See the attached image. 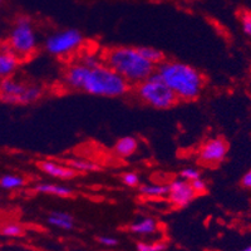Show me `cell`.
I'll use <instances>...</instances> for the list:
<instances>
[{
	"instance_id": "1",
	"label": "cell",
	"mask_w": 251,
	"mask_h": 251,
	"mask_svg": "<svg viewBox=\"0 0 251 251\" xmlns=\"http://www.w3.org/2000/svg\"><path fill=\"white\" fill-rule=\"evenodd\" d=\"M156 73L178 100H195L203 88V77L195 67L178 60H163Z\"/></svg>"
},
{
	"instance_id": "2",
	"label": "cell",
	"mask_w": 251,
	"mask_h": 251,
	"mask_svg": "<svg viewBox=\"0 0 251 251\" xmlns=\"http://www.w3.org/2000/svg\"><path fill=\"white\" fill-rule=\"evenodd\" d=\"M103 63L129 84H138L156 71V67L146 60L136 47H114L107 50Z\"/></svg>"
},
{
	"instance_id": "3",
	"label": "cell",
	"mask_w": 251,
	"mask_h": 251,
	"mask_svg": "<svg viewBox=\"0 0 251 251\" xmlns=\"http://www.w3.org/2000/svg\"><path fill=\"white\" fill-rule=\"evenodd\" d=\"M129 86L125 78L102 63L89 69L82 91L96 97L118 98L128 93Z\"/></svg>"
},
{
	"instance_id": "4",
	"label": "cell",
	"mask_w": 251,
	"mask_h": 251,
	"mask_svg": "<svg viewBox=\"0 0 251 251\" xmlns=\"http://www.w3.org/2000/svg\"><path fill=\"white\" fill-rule=\"evenodd\" d=\"M136 93L145 104L154 109L172 108L178 100L174 92L169 88V86H166V83L157 75L156 71L149 78L138 83Z\"/></svg>"
},
{
	"instance_id": "5",
	"label": "cell",
	"mask_w": 251,
	"mask_h": 251,
	"mask_svg": "<svg viewBox=\"0 0 251 251\" xmlns=\"http://www.w3.org/2000/svg\"><path fill=\"white\" fill-rule=\"evenodd\" d=\"M8 48L20 58L30 57L38 48V35L28 17H19L9 33Z\"/></svg>"
},
{
	"instance_id": "6",
	"label": "cell",
	"mask_w": 251,
	"mask_h": 251,
	"mask_svg": "<svg viewBox=\"0 0 251 251\" xmlns=\"http://www.w3.org/2000/svg\"><path fill=\"white\" fill-rule=\"evenodd\" d=\"M43 94L44 89L38 84H26L13 77L0 79V100L9 104H31Z\"/></svg>"
},
{
	"instance_id": "7",
	"label": "cell",
	"mask_w": 251,
	"mask_h": 251,
	"mask_svg": "<svg viewBox=\"0 0 251 251\" xmlns=\"http://www.w3.org/2000/svg\"><path fill=\"white\" fill-rule=\"evenodd\" d=\"M83 34L78 29H63L55 31L46 39L44 48L54 57H66L82 47Z\"/></svg>"
},
{
	"instance_id": "8",
	"label": "cell",
	"mask_w": 251,
	"mask_h": 251,
	"mask_svg": "<svg viewBox=\"0 0 251 251\" xmlns=\"http://www.w3.org/2000/svg\"><path fill=\"white\" fill-rule=\"evenodd\" d=\"M228 152V145L224 138L217 137L206 141L199 153V158L202 163L215 166L223 162Z\"/></svg>"
},
{
	"instance_id": "9",
	"label": "cell",
	"mask_w": 251,
	"mask_h": 251,
	"mask_svg": "<svg viewBox=\"0 0 251 251\" xmlns=\"http://www.w3.org/2000/svg\"><path fill=\"white\" fill-rule=\"evenodd\" d=\"M191 183L183 178H175L169 183V192L167 199L175 207H186L192 202L196 197Z\"/></svg>"
},
{
	"instance_id": "10",
	"label": "cell",
	"mask_w": 251,
	"mask_h": 251,
	"mask_svg": "<svg viewBox=\"0 0 251 251\" xmlns=\"http://www.w3.org/2000/svg\"><path fill=\"white\" fill-rule=\"evenodd\" d=\"M89 69L82 62H75L69 64L64 72V83L73 91H82Z\"/></svg>"
},
{
	"instance_id": "11",
	"label": "cell",
	"mask_w": 251,
	"mask_h": 251,
	"mask_svg": "<svg viewBox=\"0 0 251 251\" xmlns=\"http://www.w3.org/2000/svg\"><path fill=\"white\" fill-rule=\"evenodd\" d=\"M38 169L43 174L48 175V176L57 178V180H72L77 176V172L75 170H72L68 165L66 163H60L57 161L51 160H43L38 162Z\"/></svg>"
},
{
	"instance_id": "12",
	"label": "cell",
	"mask_w": 251,
	"mask_h": 251,
	"mask_svg": "<svg viewBox=\"0 0 251 251\" xmlns=\"http://www.w3.org/2000/svg\"><path fill=\"white\" fill-rule=\"evenodd\" d=\"M22 59L9 48L0 49V79L10 78L19 68Z\"/></svg>"
},
{
	"instance_id": "13",
	"label": "cell",
	"mask_w": 251,
	"mask_h": 251,
	"mask_svg": "<svg viewBox=\"0 0 251 251\" xmlns=\"http://www.w3.org/2000/svg\"><path fill=\"white\" fill-rule=\"evenodd\" d=\"M34 190L38 194L49 195V196L60 197V199H68L73 196V190L69 186L60 185V183L40 182L35 185Z\"/></svg>"
},
{
	"instance_id": "14",
	"label": "cell",
	"mask_w": 251,
	"mask_h": 251,
	"mask_svg": "<svg viewBox=\"0 0 251 251\" xmlns=\"http://www.w3.org/2000/svg\"><path fill=\"white\" fill-rule=\"evenodd\" d=\"M138 150V140L133 136H125L116 141L113 146L114 153L121 158H128Z\"/></svg>"
},
{
	"instance_id": "15",
	"label": "cell",
	"mask_w": 251,
	"mask_h": 251,
	"mask_svg": "<svg viewBox=\"0 0 251 251\" xmlns=\"http://www.w3.org/2000/svg\"><path fill=\"white\" fill-rule=\"evenodd\" d=\"M128 230L134 235L138 236H147V235H153L158 230V223L152 217H143L137 220L128 226Z\"/></svg>"
},
{
	"instance_id": "16",
	"label": "cell",
	"mask_w": 251,
	"mask_h": 251,
	"mask_svg": "<svg viewBox=\"0 0 251 251\" xmlns=\"http://www.w3.org/2000/svg\"><path fill=\"white\" fill-rule=\"evenodd\" d=\"M48 224L55 228L60 230H72L75 227V217L66 211H53L48 215L47 219Z\"/></svg>"
},
{
	"instance_id": "17",
	"label": "cell",
	"mask_w": 251,
	"mask_h": 251,
	"mask_svg": "<svg viewBox=\"0 0 251 251\" xmlns=\"http://www.w3.org/2000/svg\"><path fill=\"white\" fill-rule=\"evenodd\" d=\"M138 191L142 196L149 199H160L167 196L169 185H160V183H143L138 186Z\"/></svg>"
},
{
	"instance_id": "18",
	"label": "cell",
	"mask_w": 251,
	"mask_h": 251,
	"mask_svg": "<svg viewBox=\"0 0 251 251\" xmlns=\"http://www.w3.org/2000/svg\"><path fill=\"white\" fill-rule=\"evenodd\" d=\"M138 50L143 55V58L146 60H149L154 67L160 66L163 60H166L163 51H161L160 49L153 48V47H138Z\"/></svg>"
},
{
	"instance_id": "19",
	"label": "cell",
	"mask_w": 251,
	"mask_h": 251,
	"mask_svg": "<svg viewBox=\"0 0 251 251\" xmlns=\"http://www.w3.org/2000/svg\"><path fill=\"white\" fill-rule=\"evenodd\" d=\"M66 165H68L72 170H75V172H93L98 171L100 169V165L96 162H91L88 160H68L66 162Z\"/></svg>"
},
{
	"instance_id": "20",
	"label": "cell",
	"mask_w": 251,
	"mask_h": 251,
	"mask_svg": "<svg viewBox=\"0 0 251 251\" xmlns=\"http://www.w3.org/2000/svg\"><path fill=\"white\" fill-rule=\"evenodd\" d=\"M25 180L19 175H4L0 177V187L4 190H18L23 187Z\"/></svg>"
},
{
	"instance_id": "21",
	"label": "cell",
	"mask_w": 251,
	"mask_h": 251,
	"mask_svg": "<svg viewBox=\"0 0 251 251\" xmlns=\"http://www.w3.org/2000/svg\"><path fill=\"white\" fill-rule=\"evenodd\" d=\"M0 234L5 237H22L25 234V228L18 223H5L0 226Z\"/></svg>"
},
{
	"instance_id": "22",
	"label": "cell",
	"mask_w": 251,
	"mask_h": 251,
	"mask_svg": "<svg viewBox=\"0 0 251 251\" xmlns=\"http://www.w3.org/2000/svg\"><path fill=\"white\" fill-rule=\"evenodd\" d=\"M121 180H122L123 185H126L127 187L129 188H136L140 186V176H138L137 172L129 171V172H125V174L121 176Z\"/></svg>"
},
{
	"instance_id": "23",
	"label": "cell",
	"mask_w": 251,
	"mask_h": 251,
	"mask_svg": "<svg viewBox=\"0 0 251 251\" xmlns=\"http://www.w3.org/2000/svg\"><path fill=\"white\" fill-rule=\"evenodd\" d=\"M166 249H167V245L162 241H157V243L141 241L137 244V251H165Z\"/></svg>"
},
{
	"instance_id": "24",
	"label": "cell",
	"mask_w": 251,
	"mask_h": 251,
	"mask_svg": "<svg viewBox=\"0 0 251 251\" xmlns=\"http://www.w3.org/2000/svg\"><path fill=\"white\" fill-rule=\"evenodd\" d=\"M180 177L181 178H183V180L188 181V182H191V181L201 177V174L200 171H199L197 169H195V167H185V169L181 170Z\"/></svg>"
},
{
	"instance_id": "25",
	"label": "cell",
	"mask_w": 251,
	"mask_h": 251,
	"mask_svg": "<svg viewBox=\"0 0 251 251\" xmlns=\"http://www.w3.org/2000/svg\"><path fill=\"white\" fill-rule=\"evenodd\" d=\"M240 22H241V28L243 31L251 38V12H243L241 17H240Z\"/></svg>"
},
{
	"instance_id": "26",
	"label": "cell",
	"mask_w": 251,
	"mask_h": 251,
	"mask_svg": "<svg viewBox=\"0 0 251 251\" xmlns=\"http://www.w3.org/2000/svg\"><path fill=\"white\" fill-rule=\"evenodd\" d=\"M79 62H82L83 64L88 67V68H94V67L100 66V64H102L103 63L100 57H97V55H94V54L83 55V57L80 58Z\"/></svg>"
},
{
	"instance_id": "27",
	"label": "cell",
	"mask_w": 251,
	"mask_h": 251,
	"mask_svg": "<svg viewBox=\"0 0 251 251\" xmlns=\"http://www.w3.org/2000/svg\"><path fill=\"white\" fill-rule=\"evenodd\" d=\"M98 243L102 246H106V248H114V246L118 245V240L113 236H109V235H103V236H100L97 239Z\"/></svg>"
},
{
	"instance_id": "28",
	"label": "cell",
	"mask_w": 251,
	"mask_h": 251,
	"mask_svg": "<svg viewBox=\"0 0 251 251\" xmlns=\"http://www.w3.org/2000/svg\"><path fill=\"white\" fill-rule=\"evenodd\" d=\"M190 183H191L192 188H194V191L196 192V194H203V192L207 191V183H206L201 177L191 181Z\"/></svg>"
},
{
	"instance_id": "29",
	"label": "cell",
	"mask_w": 251,
	"mask_h": 251,
	"mask_svg": "<svg viewBox=\"0 0 251 251\" xmlns=\"http://www.w3.org/2000/svg\"><path fill=\"white\" fill-rule=\"evenodd\" d=\"M241 182H243L244 187L250 188V190H251V169L249 170V171L246 172L245 175H244L243 181H241Z\"/></svg>"
},
{
	"instance_id": "30",
	"label": "cell",
	"mask_w": 251,
	"mask_h": 251,
	"mask_svg": "<svg viewBox=\"0 0 251 251\" xmlns=\"http://www.w3.org/2000/svg\"><path fill=\"white\" fill-rule=\"evenodd\" d=\"M243 251H251V245H250V246H248V248H245V249H244Z\"/></svg>"
},
{
	"instance_id": "31",
	"label": "cell",
	"mask_w": 251,
	"mask_h": 251,
	"mask_svg": "<svg viewBox=\"0 0 251 251\" xmlns=\"http://www.w3.org/2000/svg\"><path fill=\"white\" fill-rule=\"evenodd\" d=\"M1 48H3V47H1V43H0V49H1Z\"/></svg>"
},
{
	"instance_id": "32",
	"label": "cell",
	"mask_w": 251,
	"mask_h": 251,
	"mask_svg": "<svg viewBox=\"0 0 251 251\" xmlns=\"http://www.w3.org/2000/svg\"><path fill=\"white\" fill-rule=\"evenodd\" d=\"M1 1H3V0H0V3H1Z\"/></svg>"
}]
</instances>
